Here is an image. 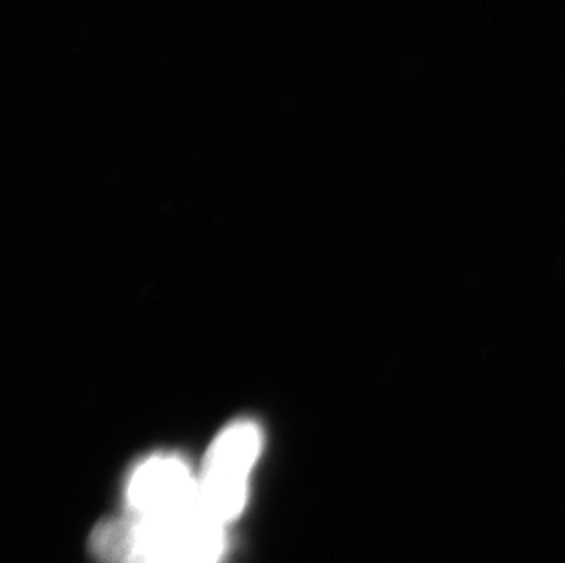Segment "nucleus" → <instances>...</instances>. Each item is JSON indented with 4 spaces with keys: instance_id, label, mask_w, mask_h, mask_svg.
I'll list each match as a JSON object with an SVG mask.
<instances>
[{
    "instance_id": "nucleus-1",
    "label": "nucleus",
    "mask_w": 565,
    "mask_h": 563,
    "mask_svg": "<svg viewBox=\"0 0 565 563\" xmlns=\"http://www.w3.org/2000/svg\"><path fill=\"white\" fill-rule=\"evenodd\" d=\"M103 563H218L224 527L203 520H143L128 514L92 534Z\"/></svg>"
},
{
    "instance_id": "nucleus-2",
    "label": "nucleus",
    "mask_w": 565,
    "mask_h": 563,
    "mask_svg": "<svg viewBox=\"0 0 565 563\" xmlns=\"http://www.w3.org/2000/svg\"><path fill=\"white\" fill-rule=\"evenodd\" d=\"M260 432L253 423H236L220 434L205 457L200 492L205 514L224 527L246 503L247 474L260 452Z\"/></svg>"
},
{
    "instance_id": "nucleus-3",
    "label": "nucleus",
    "mask_w": 565,
    "mask_h": 563,
    "mask_svg": "<svg viewBox=\"0 0 565 563\" xmlns=\"http://www.w3.org/2000/svg\"><path fill=\"white\" fill-rule=\"evenodd\" d=\"M130 516L143 520H209L200 479L192 478L177 457H152L134 472L128 485ZM218 525V523H216Z\"/></svg>"
}]
</instances>
